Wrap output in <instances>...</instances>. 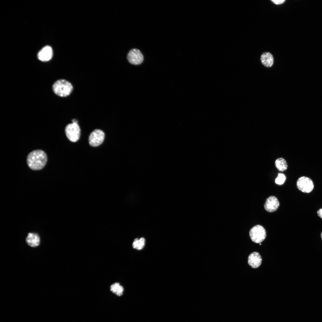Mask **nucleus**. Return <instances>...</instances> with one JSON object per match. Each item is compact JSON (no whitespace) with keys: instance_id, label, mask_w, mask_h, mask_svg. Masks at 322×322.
Masks as SVG:
<instances>
[{"instance_id":"9b49d317","label":"nucleus","mask_w":322,"mask_h":322,"mask_svg":"<svg viewBox=\"0 0 322 322\" xmlns=\"http://www.w3.org/2000/svg\"><path fill=\"white\" fill-rule=\"evenodd\" d=\"M261 257L260 254L257 252L252 253L248 257V264L253 268H255L258 267L261 264Z\"/></svg>"},{"instance_id":"f3484780","label":"nucleus","mask_w":322,"mask_h":322,"mask_svg":"<svg viewBox=\"0 0 322 322\" xmlns=\"http://www.w3.org/2000/svg\"><path fill=\"white\" fill-rule=\"evenodd\" d=\"M271 1H272L273 3L276 4H281L283 3L285 0H271Z\"/></svg>"},{"instance_id":"1a4fd4ad","label":"nucleus","mask_w":322,"mask_h":322,"mask_svg":"<svg viewBox=\"0 0 322 322\" xmlns=\"http://www.w3.org/2000/svg\"><path fill=\"white\" fill-rule=\"evenodd\" d=\"M26 242L30 247L35 248L38 246L40 243V238L39 235L35 233H29L26 238Z\"/></svg>"},{"instance_id":"f257e3e1","label":"nucleus","mask_w":322,"mask_h":322,"mask_svg":"<svg viewBox=\"0 0 322 322\" xmlns=\"http://www.w3.org/2000/svg\"><path fill=\"white\" fill-rule=\"evenodd\" d=\"M47 159V154L44 151L36 150L29 154L27 162L28 166L31 169L37 171L40 170L44 167Z\"/></svg>"},{"instance_id":"6e6552de","label":"nucleus","mask_w":322,"mask_h":322,"mask_svg":"<svg viewBox=\"0 0 322 322\" xmlns=\"http://www.w3.org/2000/svg\"><path fill=\"white\" fill-rule=\"evenodd\" d=\"M279 205V202L277 198L275 196H272L267 199L264 207L266 211L269 212H272L276 210Z\"/></svg>"},{"instance_id":"6ab92c4d","label":"nucleus","mask_w":322,"mask_h":322,"mask_svg":"<svg viewBox=\"0 0 322 322\" xmlns=\"http://www.w3.org/2000/svg\"><path fill=\"white\" fill-rule=\"evenodd\" d=\"M321 239H322V232H321Z\"/></svg>"},{"instance_id":"423d86ee","label":"nucleus","mask_w":322,"mask_h":322,"mask_svg":"<svg viewBox=\"0 0 322 322\" xmlns=\"http://www.w3.org/2000/svg\"><path fill=\"white\" fill-rule=\"evenodd\" d=\"M296 185L298 189L305 193H309L313 190L314 185L312 181L309 178L303 176L298 179Z\"/></svg>"},{"instance_id":"39448f33","label":"nucleus","mask_w":322,"mask_h":322,"mask_svg":"<svg viewBox=\"0 0 322 322\" xmlns=\"http://www.w3.org/2000/svg\"><path fill=\"white\" fill-rule=\"evenodd\" d=\"M143 54L139 49L133 48L128 52L126 58L128 62L134 65H138L142 64L144 60Z\"/></svg>"},{"instance_id":"ddd939ff","label":"nucleus","mask_w":322,"mask_h":322,"mask_svg":"<svg viewBox=\"0 0 322 322\" xmlns=\"http://www.w3.org/2000/svg\"><path fill=\"white\" fill-rule=\"evenodd\" d=\"M110 290L113 293L118 296L123 295L124 289L123 286L118 282H115L110 286Z\"/></svg>"},{"instance_id":"f8f14e48","label":"nucleus","mask_w":322,"mask_h":322,"mask_svg":"<svg viewBox=\"0 0 322 322\" xmlns=\"http://www.w3.org/2000/svg\"><path fill=\"white\" fill-rule=\"evenodd\" d=\"M262 64L267 67H271L273 63V58L272 55L269 52L263 53L261 57Z\"/></svg>"},{"instance_id":"f03ea898","label":"nucleus","mask_w":322,"mask_h":322,"mask_svg":"<svg viewBox=\"0 0 322 322\" xmlns=\"http://www.w3.org/2000/svg\"><path fill=\"white\" fill-rule=\"evenodd\" d=\"M52 90L57 95L61 97L69 95L73 91V87L71 83L64 79L56 80L53 84Z\"/></svg>"},{"instance_id":"20e7f679","label":"nucleus","mask_w":322,"mask_h":322,"mask_svg":"<svg viewBox=\"0 0 322 322\" xmlns=\"http://www.w3.org/2000/svg\"><path fill=\"white\" fill-rule=\"evenodd\" d=\"M249 235L251 240L258 243L261 242L265 239L266 233L263 227L260 225H257L250 230Z\"/></svg>"},{"instance_id":"7ed1b4c3","label":"nucleus","mask_w":322,"mask_h":322,"mask_svg":"<svg viewBox=\"0 0 322 322\" xmlns=\"http://www.w3.org/2000/svg\"><path fill=\"white\" fill-rule=\"evenodd\" d=\"M72 123L68 124L65 128V132L69 140L72 142H75L79 139L80 135V129L77 120L73 119Z\"/></svg>"},{"instance_id":"dca6fc26","label":"nucleus","mask_w":322,"mask_h":322,"mask_svg":"<svg viewBox=\"0 0 322 322\" xmlns=\"http://www.w3.org/2000/svg\"><path fill=\"white\" fill-rule=\"evenodd\" d=\"M286 179L285 176L283 174L279 173L277 177L275 179V182L278 185H282Z\"/></svg>"},{"instance_id":"a211bd4d","label":"nucleus","mask_w":322,"mask_h":322,"mask_svg":"<svg viewBox=\"0 0 322 322\" xmlns=\"http://www.w3.org/2000/svg\"><path fill=\"white\" fill-rule=\"evenodd\" d=\"M318 215L322 219V208L319 209L317 211Z\"/></svg>"},{"instance_id":"0eeeda50","label":"nucleus","mask_w":322,"mask_h":322,"mask_svg":"<svg viewBox=\"0 0 322 322\" xmlns=\"http://www.w3.org/2000/svg\"><path fill=\"white\" fill-rule=\"evenodd\" d=\"M105 134L102 130L96 129L90 134L89 137V142L90 145L95 147L101 144L104 141Z\"/></svg>"},{"instance_id":"4468645a","label":"nucleus","mask_w":322,"mask_h":322,"mask_svg":"<svg viewBox=\"0 0 322 322\" xmlns=\"http://www.w3.org/2000/svg\"><path fill=\"white\" fill-rule=\"evenodd\" d=\"M275 165L277 168L280 171H284L286 170L288 167V165L286 160L283 158L281 157L277 159L275 162Z\"/></svg>"},{"instance_id":"9d476101","label":"nucleus","mask_w":322,"mask_h":322,"mask_svg":"<svg viewBox=\"0 0 322 322\" xmlns=\"http://www.w3.org/2000/svg\"><path fill=\"white\" fill-rule=\"evenodd\" d=\"M52 56V49L50 46H48L43 47L38 54L39 60L43 62L48 61L51 59Z\"/></svg>"},{"instance_id":"aec40b11","label":"nucleus","mask_w":322,"mask_h":322,"mask_svg":"<svg viewBox=\"0 0 322 322\" xmlns=\"http://www.w3.org/2000/svg\"><path fill=\"white\" fill-rule=\"evenodd\" d=\"M260 244V245H261V244Z\"/></svg>"},{"instance_id":"2eb2a0df","label":"nucleus","mask_w":322,"mask_h":322,"mask_svg":"<svg viewBox=\"0 0 322 322\" xmlns=\"http://www.w3.org/2000/svg\"><path fill=\"white\" fill-rule=\"evenodd\" d=\"M145 243V239L144 238L142 237L139 239L136 238L134 240L132 246L134 249L138 250H140L144 247Z\"/></svg>"}]
</instances>
